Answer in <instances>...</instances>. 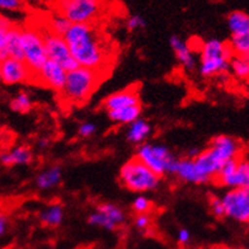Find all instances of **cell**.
<instances>
[{
  "mask_svg": "<svg viewBox=\"0 0 249 249\" xmlns=\"http://www.w3.org/2000/svg\"><path fill=\"white\" fill-rule=\"evenodd\" d=\"M126 27H127L128 31L142 30V28L146 27V20L140 14H134V16L127 18V20H126Z\"/></svg>",
  "mask_w": 249,
  "mask_h": 249,
  "instance_id": "33",
  "label": "cell"
},
{
  "mask_svg": "<svg viewBox=\"0 0 249 249\" xmlns=\"http://www.w3.org/2000/svg\"><path fill=\"white\" fill-rule=\"evenodd\" d=\"M243 146L236 139L228 135H219L213 138L206 149L194 159L198 173L207 182L215 179L226 161L239 158L242 155Z\"/></svg>",
  "mask_w": 249,
  "mask_h": 249,
  "instance_id": "2",
  "label": "cell"
},
{
  "mask_svg": "<svg viewBox=\"0 0 249 249\" xmlns=\"http://www.w3.org/2000/svg\"><path fill=\"white\" fill-rule=\"evenodd\" d=\"M95 210L99 211V213H105L106 216H108L109 219L113 221L117 226L122 225L126 220V216H124V213L122 211V209L115 205V203L111 202H103L99 203L95 206Z\"/></svg>",
  "mask_w": 249,
  "mask_h": 249,
  "instance_id": "25",
  "label": "cell"
},
{
  "mask_svg": "<svg viewBox=\"0 0 249 249\" xmlns=\"http://www.w3.org/2000/svg\"><path fill=\"white\" fill-rule=\"evenodd\" d=\"M64 220V207L61 203H51L39 211L38 221L47 228H57Z\"/></svg>",
  "mask_w": 249,
  "mask_h": 249,
  "instance_id": "19",
  "label": "cell"
},
{
  "mask_svg": "<svg viewBox=\"0 0 249 249\" xmlns=\"http://www.w3.org/2000/svg\"><path fill=\"white\" fill-rule=\"evenodd\" d=\"M153 203L149 200L148 197H145L144 195H139L138 197H135V200L132 201V210L138 215H142V213H149L151 210Z\"/></svg>",
  "mask_w": 249,
  "mask_h": 249,
  "instance_id": "31",
  "label": "cell"
},
{
  "mask_svg": "<svg viewBox=\"0 0 249 249\" xmlns=\"http://www.w3.org/2000/svg\"><path fill=\"white\" fill-rule=\"evenodd\" d=\"M24 3L19 0H0V10H14L23 9Z\"/></svg>",
  "mask_w": 249,
  "mask_h": 249,
  "instance_id": "35",
  "label": "cell"
},
{
  "mask_svg": "<svg viewBox=\"0 0 249 249\" xmlns=\"http://www.w3.org/2000/svg\"><path fill=\"white\" fill-rule=\"evenodd\" d=\"M226 23L231 36L249 32V14L243 10H233L226 17Z\"/></svg>",
  "mask_w": 249,
  "mask_h": 249,
  "instance_id": "21",
  "label": "cell"
},
{
  "mask_svg": "<svg viewBox=\"0 0 249 249\" xmlns=\"http://www.w3.org/2000/svg\"><path fill=\"white\" fill-rule=\"evenodd\" d=\"M88 224L92 226H98L102 229L109 230V231H113V230L117 229V225L108 216H106L105 213H99L97 210L93 211L88 216Z\"/></svg>",
  "mask_w": 249,
  "mask_h": 249,
  "instance_id": "30",
  "label": "cell"
},
{
  "mask_svg": "<svg viewBox=\"0 0 249 249\" xmlns=\"http://www.w3.org/2000/svg\"><path fill=\"white\" fill-rule=\"evenodd\" d=\"M225 217L249 225V188L228 190L221 196Z\"/></svg>",
  "mask_w": 249,
  "mask_h": 249,
  "instance_id": "10",
  "label": "cell"
},
{
  "mask_svg": "<svg viewBox=\"0 0 249 249\" xmlns=\"http://www.w3.org/2000/svg\"><path fill=\"white\" fill-rule=\"evenodd\" d=\"M20 38L24 64L28 66L33 76H36L45 62L49 60L43 45L42 33L35 27H20Z\"/></svg>",
  "mask_w": 249,
  "mask_h": 249,
  "instance_id": "7",
  "label": "cell"
},
{
  "mask_svg": "<svg viewBox=\"0 0 249 249\" xmlns=\"http://www.w3.org/2000/svg\"><path fill=\"white\" fill-rule=\"evenodd\" d=\"M151 130H153L151 124L146 120L140 117L128 126L126 139H127L128 142H131L134 145L144 144L145 141L148 140L149 136H150Z\"/></svg>",
  "mask_w": 249,
  "mask_h": 249,
  "instance_id": "18",
  "label": "cell"
},
{
  "mask_svg": "<svg viewBox=\"0 0 249 249\" xmlns=\"http://www.w3.org/2000/svg\"><path fill=\"white\" fill-rule=\"evenodd\" d=\"M33 153L31 148L26 145L16 146L12 150L4 151L0 154V163L4 167H13V165H27L32 163Z\"/></svg>",
  "mask_w": 249,
  "mask_h": 249,
  "instance_id": "17",
  "label": "cell"
},
{
  "mask_svg": "<svg viewBox=\"0 0 249 249\" xmlns=\"http://www.w3.org/2000/svg\"><path fill=\"white\" fill-rule=\"evenodd\" d=\"M230 70L236 78L242 80H249V60L239 56H233L230 60Z\"/></svg>",
  "mask_w": 249,
  "mask_h": 249,
  "instance_id": "28",
  "label": "cell"
},
{
  "mask_svg": "<svg viewBox=\"0 0 249 249\" xmlns=\"http://www.w3.org/2000/svg\"><path fill=\"white\" fill-rule=\"evenodd\" d=\"M7 51L10 59L24 61L22 38H20V27L13 24L7 36Z\"/></svg>",
  "mask_w": 249,
  "mask_h": 249,
  "instance_id": "23",
  "label": "cell"
},
{
  "mask_svg": "<svg viewBox=\"0 0 249 249\" xmlns=\"http://www.w3.org/2000/svg\"><path fill=\"white\" fill-rule=\"evenodd\" d=\"M135 158L160 178L165 174H174L178 161L176 155L169 150L168 146L151 142L141 144L136 150Z\"/></svg>",
  "mask_w": 249,
  "mask_h": 249,
  "instance_id": "6",
  "label": "cell"
},
{
  "mask_svg": "<svg viewBox=\"0 0 249 249\" xmlns=\"http://www.w3.org/2000/svg\"><path fill=\"white\" fill-rule=\"evenodd\" d=\"M169 45L176 55V59L180 62V65L183 66L184 69L194 70L196 68V57L190 43H187L177 35H173L169 38Z\"/></svg>",
  "mask_w": 249,
  "mask_h": 249,
  "instance_id": "15",
  "label": "cell"
},
{
  "mask_svg": "<svg viewBox=\"0 0 249 249\" xmlns=\"http://www.w3.org/2000/svg\"><path fill=\"white\" fill-rule=\"evenodd\" d=\"M8 224H9V220H8L7 215L0 213V236H3L4 234L7 233Z\"/></svg>",
  "mask_w": 249,
  "mask_h": 249,
  "instance_id": "38",
  "label": "cell"
},
{
  "mask_svg": "<svg viewBox=\"0 0 249 249\" xmlns=\"http://www.w3.org/2000/svg\"><path fill=\"white\" fill-rule=\"evenodd\" d=\"M13 23L8 19L7 17L0 14V62L8 59V51H7V36L9 30L12 28Z\"/></svg>",
  "mask_w": 249,
  "mask_h": 249,
  "instance_id": "27",
  "label": "cell"
},
{
  "mask_svg": "<svg viewBox=\"0 0 249 249\" xmlns=\"http://www.w3.org/2000/svg\"><path fill=\"white\" fill-rule=\"evenodd\" d=\"M213 182L229 190L249 188V154L226 161Z\"/></svg>",
  "mask_w": 249,
  "mask_h": 249,
  "instance_id": "8",
  "label": "cell"
},
{
  "mask_svg": "<svg viewBox=\"0 0 249 249\" xmlns=\"http://www.w3.org/2000/svg\"><path fill=\"white\" fill-rule=\"evenodd\" d=\"M105 75L103 72L79 66L66 74L65 86L59 94L68 105H83L95 92Z\"/></svg>",
  "mask_w": 249,
  "mask_h": 249,
  "instance_id": "3",
  "label": "cell"
},
{
  "mask_svg": "<svg viewBox=\"0 0 249 249\" xmlns=\"http://www.w3.org/2000/svg\"><path fill=\"white\" fill-rule=\"evenodd\" d=\"M103 4L97 0H66L57 4V13L71 24L92 23L101 14Z\"/></svg>",
  "mask_w": 249,
  "mask_h": 249,
  "instance_id": "9",
  "label": "cell"
},
{
  "mask_svg": "<svg viewBox=\"0 0 249 249\" xmlns=\"http://www.w3.org/2000/svg\"><path fill=\"white\" fill-rule=\"evenodd\" d=\"M177 242L179 243L180 246H187V244L191 242L190 230H187L186 228H182V229L178 230Z\"/></svg>",
  "mask_w": 249,
  "mask_h": 249,
  "instance_id": "37",
  "label": "cell"
},
{
  "mask_svg": "<svg viewBox=\"0 0 249 249\" xmlns=\"http://www.w3.org/2000/svg\"><path fill=\"white\" fill-rule=\"evenodd\" d=\"M41 33L43 37V45L46 50L47 59L59 64L66 72L79 68L75 60L72 59L69 47L61 36H57L55 33L50 32L49 30L41 31Z\"/></svg>",
  "mask_w": 249,
  "mask_h": 249,
  "instance_id": "11",
  "label": "cell"
},
{
  "mask_svg": "<svg viewBox=\"0 0 249 249\" xmlns=\"http://www.w3.org/2000/svg\"><path fill=\"white\" fill-rule=\"evenodd\" d=\"M118 179L122 187L134 194H145L157 190L161 182L159 176L135 157L122 165Z\"/></svg>",
  "mask_w": 249,
  "mask_h": 249,
  "instance_id": "5",
  "label": "cell"
},
{
  "mask_svg": "<svg viewBox=\"0 0 249 249\" xmlns=\"http://www.w3.org/2000/svg\"><path fill=\"white\" fill-rule=\"evenodd\" d=\"M70 26H71V23H70L69 20L66 19L65 17H62L61 14L56 13V14H53L51 18H50L47 30H49L50 32H53V33H55V35H57V36L62 37L66 32H68V30L70 28Z\"/></svg>",
  "mask_w": 249,
  "mask_h": 249,
  "instance_id": "29",
  "label": "cell"
},
{
  "mask_svg": "<svg viewBox=\"0 0 249 249\" xmlns=\"http://www.w3.org/2000/svg\"><path fill=\"white\" fill-rule=\"evenodd\" d=\"M9 107L17 113H28L33 107L32 98L27 92H19L10 101Z\"/></svg>",
  "mask_w": 249,
  "mask_h": 249,
  "instance_id": "26",
  "label": "cell"
},
{
  "mask_svg": "<svg viewBox=\"0 0 249 249\" xmlns=\"http://www.w3.org/2000/svg\"><path fill=\"white\" fill-rule=\"evenodd\" d=\"M0 82H1V62H0Z\"/></svg>",
  "mask_w": 249,
  "mask_h": 249,
  "instance_id": "40",
  "label": "cell"
},
{
  "mask_svg": "<svg viewBox=\"0 0 249 249\" xmlns=\"http://www.w3.org/2000/svg\"><path fill=\"white\" fill-rule=\"evenodd\" d=\"M141 112H142V107L141 105L131 106V107H126V108L117 109V111H109L107 112V117L109 118V121L113 124H131L138 118H140Z\"/></svg>",
  "mask_w": 249,
  "mask_h": 249,
  "instance_id": "22",
  "label": "cell"
},
{
  "mask_svg": "<svg viewBox=\"0 0 249 249\" xmlns=\"http://www.w3.org/2000/svg\"><path fill=\"white\" fill-rule=\"evenodd\" d=\"M228 43L234 56L249 60V32L238 35V36H231Z\"/></svg>",
  "mask_w": 249,
  "mask_h": 249,
  "instance_id": "24",
  "label": "cell"
},
{
  "mask_svg": "<svg viewBox=\"0 0 249 249\" xmlns=\"http://www.w3.org/2000/svg\"><path fill=\"white\" fill-rule=\"evenodd\" d=\"M66 74L68 72L62 69L59 64H56L51 60H47L45 65L42 66V69L39 70L38 74L35 78L38 79V82L43 86L49 87L55 92L60 93L65 86Z\"/></svg>",
  "mask_w": 249,
  "mask_h": 249,
  "instance_id": "13",
  "label": "cell"
},
{
  "mask_svg": "<svg viewBox=\"0 0 249 249\" xmlns=\"http://www.w3.org/2000/svg\"><path fill=\"white\" fill-rule=\"evenodd\" d=\"M95 131H97V124L94 122H83L78 127V135L80 138H90Z\"/></svg>",
  "mask_w": 249,
  "mask_h": 249,
  "instance_id": "34",
  "label": "cell"
},
{
  "mask_svg": "<svg viewBox=\"0 0 249 249\" xmlns=\"http://www.w3.org/2000/svg\"><path fill=\"white\" fill-rule=\"evenodd\" d=\"M210 210L213 215L217 219H223L225 217V211H224L223 202H221V197L211 196L210 197Z\"/></svg>",
  "mask_w": 249,
  "mask_h": 249,
  "instance_id": "32",
  "label": "cell"
},
{
  "mask_svg": "<svg viewBox=\"0 0 249 249\" xmlns=\"http://www.w3.org/2000/svg\"><path fill=\"white\" fill-rule=\"evenodd\" d=\"M233 56L228 42L217 38L206 39L200 49V74L205 78L224 75L230 70Z\"/></svg>",
  "mask_w": 249,
  "mask_h": 249,
  "instance_id": "4",
  "label": "cell"
},
{
  "mask_svg": "<svg viewBox=\"0 0 249 249\" xmlns=\"http://www.w3.org/2000/svg\"><path fill=\"white\" fill-rule=\"evenodd\" d=\"M141 105L139 94L135 88H127L120 92H116L113 94L108 95L105 101L102 102V107L106 109V112L117 111V109L131 107V106Z\"/></svg>",
  "mask_w": 249,
  "mask_h": 249,
  "instance_id": "14",
  "label": "cell"
},
{
  "mask_svg": "<svg viewBox=\"0 0 249 249\" xmlns=\"http://www.w3.org/2000/svg\"><path fill=\"white\" fill-rule=\"evenodd\" d=\"M150 225V216L149 213H142V215H136L135 217V226L140 230L148 229Z\"/></svg>",
  "mask_w": 249,
  "mask_h": 249,
  "instance_id": "36",
  "label": "cell"
},
{
  "mask_svg": "<svg viewBox=\"0 0 249 249\" xmlns=\"http://www.w3.org/2000/svg\"><path fill=\"white\" fill-rule=\"evenodd\" d=\"M174 176L182 182L192 184H203L209 183L205 178L198 173L196 165L194 163V159L190 158H182L178 159L177 167H176V172Z\"/></svg>",
  "mask_w": 249,
  "mask_h": 249,
  "instance_id": "16",
  "label": "cell"
},
{
  "mask_svg": "<svg viewBox=\"0 0 249 249\" xmlns=\"http://www.w3.org/2000/svg\"><path fill=\"white\" fill-rule=\"evenodd\" d=\"M35 78L28 66L24 61H18L14 59L4 60L1 62V82L7 86H14V84H22V83L30 82L31 79Z\"/></svg>",
  "mask_w": 249,
  "mask_h": 249,
  "instance_id": "12",
  "label": "cell"
},
{
  "mask_svg": "<svg viewBox=\"0 0 249 249\" xmlns=\"http://www.w3.org/2000/svg\"><path fill=\"white\" fill-rule=\"evenodd\" d=\"M37 145H38L39 149H46L47 146H49V140H47V139H45V138L39 139L38 142H37Z\"/></svg>",
  "mask_w": 249,
  "mask_h": 249,
  "instance_id": "39",
  "label": "cell"
},
{
  "mask_svg": "<svg viewBox=\"0 0 249 249\" xmlns=\"http://www.w3.org/2000/svg\"><path fill=\"white\" fill-rule=\"evenodd\" d=\"M62 38L79 66L107 74L111 53L93 23L71 24Z\"/></svg>",
  "mask_w": 249,
  "mask_h": 249,
  "instance_id": "1",
  "label": "cell"
},
{
  "mask_svg": "<svg viewBox=\"0 0 249 249\" xmlns=\"http://www.w3.org/2000/svg\"><path fill=\"white\" fill-rule=\"evenodd\" d=\"M62 179V169L59 165H53L37 176L36 186L38 190H51L59 186Z\"/></svg>",
  "mask_w": 249,
  "mask_h": 249,
  "instance_id": "20",
  "label": "cell"
}]
</instances>
